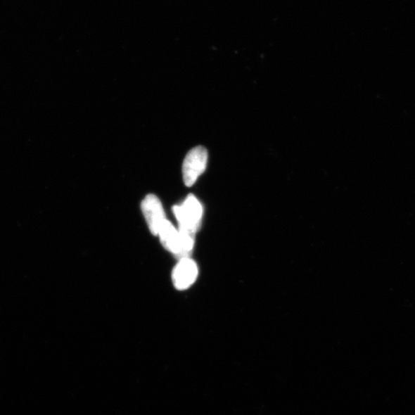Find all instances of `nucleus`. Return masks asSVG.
<instances>
[{"instance_id":"obj_4","label":"nucleus","mask_w":415,"mask_h":415,"mask_svg":"<svg viewBox=\"0 0 415 415\" xmlns=\"http://www.w3.org/2000/svg\"><path fill=\"white\" fill-rule=\"evenodd\" d=\"M197 276L196 262L190 258L181 259L173 271L174 286L179 290L187 289L194 283Z\"/></svg>"},{"instance_id":"obj_1","label":"nucleus","mask_w":415,"mask_h":415,"mask_svg":"<svg viewBox=\"0 0 415 415\" xmlns=\"http://www.w3.org/2000/svg\"><path fill=\"white\" fill-rule=\"evenodd\" d=\"M173 211L179 224V230L196 236L201 225L203 214V205L198 199L190 194L184 203L174 206Z\"/></svg>"},{"instance_id":"obj_5","label":"nucleus","mask_w":415,"mask_h":415,"mask_svg":"<svg viewBox=\"0 0 415 415\" xmlns=\"http://www.w3.org/2000/svg\"><path fill=\"white\" fill-rule=\"evenodd\" d=\"M158 236H160L161 243L165 249L178 258L181 249L179 230L174 227L170 221L165 219L158 232Z\"/></svg>"},{"instance_id":"obj_2","label":"nucleus","mask_w":415,"mask_h":415,"mask_svg":"<svg viewBox=\"0 0 415 415\" xmlns=\"http://www.w3.org/2000/svg\"><path fill=\"white\" fill-rule=\"evenodd\" d=\"M207 162L208 153L204 147L198 146L191 149L182 165V176L186 186L194 185L205 172Z\"/></svg>"},{"instance_id":"obj_3","label":"nucleus","mask_w":415,"mask_h":415,"mask_svg":"<svg viewBox=\"0 0 415 415\" xmlns=\"http://www.w3.org/2000/svg\"><path fill=\"white\" fill-rule=\"evenodd\" d=\"M142 210L149 229L154 236H158L162 222L166 219L160 199L155 195H148L143 201Z\"/></svg>"}]
</instances>
